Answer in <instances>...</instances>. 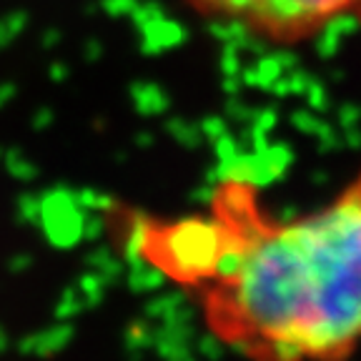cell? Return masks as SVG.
Masks as SVG:
<instances>
[{"instance_id":"obj_2","label":"cell","mask_w":361,"mask_h":361,"mask_svg":"<svg viewBox=\"0 0 361 361\" xmlns=\"http://www.w3.org/2000/svg\"><path fill=\"white\" fill-rule=\"evenodd\" d=\"M198 18L271 48H301L361 20V0H183Z\"/></svg>"},{"instance_id":"obj_1","label":"cell","mask_w":361,"mask_h":361,"mask_svg":"<svg viewBox=\"0 0 361 361\" xmlns=\"http://www.w3.org/2000/svg\"><path fill=\"white\" fill-rule=\"evenodd\" d=\"M126 246L186 291L216 344L241 361H351L361 351V166L304 214L276 216L241 176L206 209L118 211Z\"/></svg>"}]
</instances>
